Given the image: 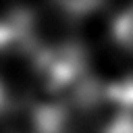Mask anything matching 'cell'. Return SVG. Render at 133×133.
Returning <instances> with one entry per match:
<instances>
[{"instance_id":"6da1fadb","label":"cell","mask_w":133,"mask_h":133,"mask_svg":"<svg viewBox=\"0 0 133 133\" xmlns=\"http://www.w3.org/2000/svg\"><path fill=\"white\" fill-rule=\"evenodd\" d=\"M114 42L133 54V6H127L112 23Z\"/></svg>"},{"instance_id":"7a4b0ae2","label":"cell","mask_w":133,"mask_h":133,"mask_svg":"<svg viewBox=\"0 0 133 133\" xmlns=\"http://www.w3.org/2000/svg\"><path fill=\"white\" fill-rule=\"evenodd\" d=\"M58 4L60 10H64L66 15L71 17H85V15H91L94 10H98L104 0H54Z\"/></svg>"},{"instance_id":"3957f363","label":"cell","mask_w":133,"mask_h":133,"mask_svg":"<svg viewBox=\"0 0 133 133\" xmlns=\"http://www.w3.org/2000/svg\"><path fill=\"white\" fill-rule=\"evenodd\" d=\"M104 133H133V118L131 116H125V114L114 116L106 125Z\"/></svg>"},{"instance_id":"277c9868","label":"cell","mask_w":133,"mask_h":133,"mask_svg":"<svg viewBox=\"0 0 133 133\" xmlns=\"http://www.w3.org/2000/svg\"><path fill=\"white\" fill-rule=\"evenodd\" d=\"M4 108H6V94H4V87H2V83H0V114H2Z\"/></svg>"}]
</instances>
